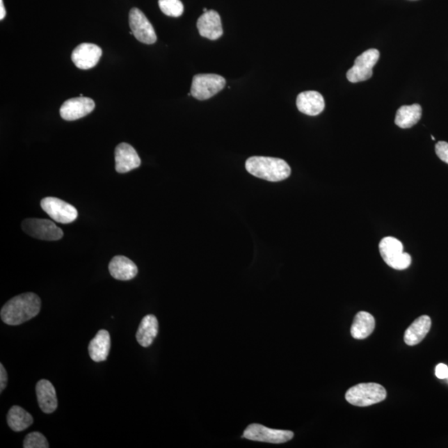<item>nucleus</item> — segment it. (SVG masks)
Listing matches in <instances>:
<instances>
[{"label": "nucleus", "instance_id": "f257e3e1", "mask_svg": "<svg viewBox=\"0 0 448 448\" xmlns=\"http://www.w3.org/2000/svg\"><path fill=\"white\" fill-rule=\"evenodd\" d=\"M41 299L33 292L15 296L3 305L0 316L7 325L19 326L38 316Z\"/></svg>", "mask_w": 448, "mask_h": 448}, {"label": "nucleus", "instance_id": "f03ea898", "mask_svg": "<svg viewBox=\"0 0 448 448\" xmlns=\"http://www.w3.org/2000/svg\"><path fill=\"white\" fill-rule=\"evenodd\" d=\"M246 170L257 178L279 182L289 177L291 167L282 159L265 157H253L246 161Z\"/></svg>", "mask_w": 448, "mask_h": 448}, {"label": "nucleus", "instance_id": "7ed1b4c3", "mask_svg": "<svg viewBox=\"0 0 448 448\" xmlns=\"http://www.w3.org/2000/svg\"><path fill=\"white\" fill-rule=\"evenodd\" d=\"M386 397L385 387L376 383H359L346 394L347 402L357 407H368L383 401Z\"/></svg>", "mask_w": 448, "mask_h": 448}, {"label": "nucleus", "instance_id": "20e7f679", "mask_svg": "<svg viewBox=\"0 0 448 448\" xmlns=\"http://www.w3.org/2000/svg\"><path fill=\"white\" fill-rule=\"evenodd\" d=\"M380 252L383 260L387 266L395 270H404L412 264V257L403 252V243L394 237H386L380 243Z\"/></svg>", "mask_w": 448, "mask_h": 448}, {"label": "nucleus", "instance_id": "39448f33", "mask_svg": "<svg viewBox=\"0 0 448 448\" xmlns=\"http://www.w3.org/2000/svg\"><path fill=\"white\" fill-rule=\"evenodd\" d=\"M226 80L217 74H198L193 77L191 93L197 100L205 101L221 92Z\"/></svg>", "mask_w": 448, "mask_h": 448}, {"label": "nucleus", "instance_id": "423d86ee", "mask_svg": "<svg viewBox=\"0 0 448 448\" xmlns=\"http://www.w3.org/2000/svg\"><path fill=\"white\" fill-rule=\"evenodd\" d=\"M380 59V51L371 49L356 58L354 66L346 73L347 79L352 83L368 80L373 76V67Z\"/></svg>", "mask_w": 448, "mask_h": 448}, {"label": "nucleus", "instance_id": "0eeeda50", "mask_svg": "<svg viewBox=\"0 0 448 448\" xmlns=\"http://www.w3.org/2000/svg\"><path fill=\"white\" fill-rule=\"evenodd\" d=\"M25 234L34 239L45 241H57L63 237V232L54 222L47 219L27 218L22 223Z\"/></svg>", "mask_w": 448, "mask_h": 448}, {"label": "nucleus", "instance_id": "6e6552de", "mask_svg": "<svg viewBox=\"0 0 448 448\" xmlns=\"http://www.w3.org/2000/svg\"><path fill=\"white\" fill-rule=\"evenodd\" d=\"M293 437L294 433L291 431L273 429L256 424L249 425L243 436L248 440L274 443V445L291 441Z\"/></svg>", "mask_w": 448, "mask_h": 448}, {"label": "nucleus", "instance_id": "1a4fd4ad", "mask_svg": "<svg viewBox=\"0 0 448 448\" xmlns=\"http://www.w3.org/2000/svg\"><path fill=\"white\" fill-rule=\"evenodd\" d=\"M41 207L55 222L67 224L74 222L79 213L74 206L55 197H47L41 201Z\"/></svg>", "mask_w": 448, "mask_h": 448}, {"label": "nucleus", "instance_id": "9d476101", "mask_svg": "<svg viewBox=\"0 0 448 448\" xmlns=\"http://www.w3.org/2000/svg\"><path fill=\"white\" fill-rule=\"evenodd\" d=\"M129 23L133 35L138 41L145 45H154L157 36L154 27L139 8H133L129 15Z\"/></svg>", "mask_w": 448, "mask_h": 448}, {"label": "nucleus", "instance_id": "9b49d317", "mask_svg": "<svg viewBox=\"0 0 448 448\" xmlns=\"http://www.w3.org/2000/svg\"><path fill=\"white\" fill-rule=\"evenodd\" d=\"M102 55L100 47L84 42L77 46L72 54V61L81 70H88L97 66Z\"/></svg>", "mask_w": 448, "mask_h": 448}, {"label": "nucleus", "instance_id": "f8f14e48", "mask_svg": "<svg viewBox=\"0 0 448 448\" xmlns=\"http://www.w3.org/2000/svg\"><path fill=\"white\" fill-rule=\"evenodd\" d=\"M95 109L93 99L84 97L69 99L60 109V115L65 120H76L84 118Z\"/></svg>", "mask_w": 448, "mask_h": 448}, {"label": "nucleus", "instance_id": "ddd939ff", "mask_svg": "<svg viewBox=\"0 0 448 448\" xmlns=\"http://www.w3.org/2000/svg\"><path fill=\"white\" fill-rule=\"evenodd\" d=\"M197 28L202 37L217 40L223 34L221 15L214 10L204 13L197 21Z\"/></svg>", "mask_w": 448, "mask_h": 448}, {"label": "nucleus", "instance_id": "4468645a", "mask_svg": "<svg viewBox=\"0 0 448 448\" xmlns=\"http://www.w3.org/2000/svg\"><path fill=\"white\" fill-rule=\"evenodd\" d=\"M115 170L124 174L140 167L141 161L131 145L120 143L115 150Z\"/></svg>", "mask_w": 448, "mask_h": 448}, {"label": "nucleus", "instance_id": "2eb2a0df", "mask_svg": "<svg viewBox=\"0 0 448 448\" xmlns=\"http://www.w3.org/2000/svg\"><path fill=\"white\" fill-rule=\"evenodd\" d=\"M325 100L320 93L314 90L301 93L297 96L296 106L301 113L314 116L325 109Z\"/></svg>", "mask_w": 448, "mask_h": 448}, {"label": "nucleus", "instance_id": "dca6fc26", "mask_svg": "<svg viewBox=\"0 0 448 448\" xmlns=\"http://www.w3.org/2000/svg\"><path fill=\"white\" fill-rule=\"evenodd\" d=\"M36 394L41 410L47 415L58 408V398L55 387L50 381L42 380L36 385Z\"/></svg>", "mask_w": 448, "mask_h": 448}, {"label": "nucleus", "instance_id": "f3484780", "mask_svg": "<svg viewBox=\"0 0 448 448\" xmlns=\"http://www.w3.org/2000/svg\"><path fill=\"white\" fill-rule=\"evenodd\" d=\"M109 271L112 278L120 281H129L136 278L138 273L137 266L125 256H115L112 258L109 264Z\"/></svg>", "mask_w": 448, "mask_h": 448}, {"label": "nucleus", "instance_id": "a211bd4d", "mask_svg": "<svg viewBox=\"0 0 448 448\" xmlns=\"http://www.w3.org/2000/svg\"><path fill=\"white\" fill-rule=\"evenodd\" d=\"M431 326L432 321L429 316H422L416 319L405 331L404 342L410 346L419 344L429 333Z\"/></svg>", "mask_w": 448, "mask_h": 448}, {"label": "nucleus", "instance_id": "6ab92c4d", "mask_svg": "<svg viewBox=\"0 0 448 448\" xmlns=\"http://www.w3.org/2000/svg\"><path fill=\"white\" fill-rule=\"evenodd\" d=\"M111 350V336L109 331L101 330L90 342L88 346L90 359L95 362H102L107 359Z\"/></svg>", "mask_w": 448, "mask_h": 448}, {"label": "nucleus", "instance_id": "aec40b11", "mask_svg": "<svg viewBox=\"0 0 448 448\" xmlns=\"http://www.w3.org/2000/svg\"><path fill=\"white\" fill-rule=\"evenodd\" d=\"M159 330V322L154 314H147L141 322L136 333V339L142 347L152 346L157 338Z\"/></svg>", "mask_w": 448, "mask_h": 448}, {"label": "nucleus", "instance_id": "412c9836", "mask_svg": "<svg viewBox=\"0 0 448 448\" xmlns=\"http://www.w3.org/2000/svg\"><path fill=\"white\" fill-rule=\"evenodd\" d=\"M376 328V320L371 314L366 312H360L353 321L351 329L353 338L364 339L373 333Z\"/></svg>", "mask_w": 448, "mask_h": 448}, {"label": "nucleus", "instance_id": "4be33fe9", "mask_svg": "<svg viewBox=\"0 0 448 448\" xmlns=\"http://www.w3.org/2000/svg\"><path fill=\"white\" fill-rule=\"evenodd\" d=\"M422 116V107L419 104L403 106L397 111L395 124L402 129L411 128L419 122Z\"/></svg>", "mask_w": 448, "mask_h": 448}, {"label": "nucleus", "instance_id": "5701e85b", "mask_svg": "<svg viewBox=\"0 0 448 448\" xmlns=\"http://www.w3.org/2000/svg\"><path fill=\"white\" fill-rule=\"evenodd\" d=\"M8 425L15 432H22L33 423V416L23 408L13 406L7 415Z\"/></svg>", "mask_w": 448, "mask_h": 448}, {"label": "nucleus", "instance_id": "b1692460", "mask_svg": "<svg viewBox=\"0 0 448 448\" xmlns=\"http://www.w3.org/2000/svg\"><path fill=\"white\" fill-rule=\"evenodd\" d=\"M159 6L163 14L175 18H178L184 13V4L180 0H159Z\"/></svg>", "mask_w": 448, "mask_h": 448}, {"label": "nucleus", "instance_id": "393cba45", "mask_svg": "<svg viewBox=\"0 0 448 448\" xmlns=\"http://www.w3.org/2000/svg\"><path fill=\"white\" fill-rule=\"evenodd\" d=\"M24 448H49L46 438L40 433L33 432L27 435L24 441Z\"/></svg>", "mask_w": 448, "mask_h": 448}, {"label": "nucleus", "instance_id": "a878e982", "mask_svg": "<svg viewBox=\"0 0 448 448\" xmlns=\"http://www.w3.org/2000/svg\"><path fill=\"white\" fill-rule=\"evenodd\" d=\"M435 150H436L437 156L439 159H441L443 162L448 163V143L445 141H439L438 142L436 146H435Z\"/></svg>", "mask_w": 448, "mask_h": 448}, {"label": "nucleus", "instance_id": "bb28decb", "mask_svg": "<svg viewBox=\"0 0 448 448\" xmlns=\"http://www.w3.org/2000/svg\"><path fill=\"white\" fill-rule=\"evenodd\" d=\"M436 376L440 380H445L448 378V367L445 364H439L436 367Z\"/></svg>", "mask_w": 448, "mask_h": 448}, {"label": "nucleus", "instance_id": "cd10ccee", "mask_svg": "<svg viewBox=\"0 0 448 448\" xmlns=\"http://www.w3.org/2000/svg\"><path fill=\"white\" fill-rule=\"evenodd\" d=\"M8 374L6 369H4L3 364H0V392L3 391L7 386Z\"/></svg>", "mask_w": 448, "mask_h": 448}, {"label": "nucleus", "instance_id": "c85d7f7f", "mask_svg": "<svg viewBox=\"0 0 448 448\" xmlns=\"http://www.w3.org/2000/svg\"><path fill=\"white\" fill-rule=\"evenodd\" d=\"M6 10L4 8L3 0H0V19L3 20L6 18Z\"/></svg>", "mask_w": 448, "mask_h": 448}]
</instances>
